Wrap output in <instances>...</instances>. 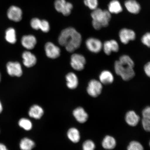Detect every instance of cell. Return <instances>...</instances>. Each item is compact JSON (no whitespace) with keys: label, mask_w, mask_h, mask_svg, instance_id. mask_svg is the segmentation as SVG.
Returning a JSON list of instances; mask_svg holds the SVG:
<instances>
[{"label":"cell","mask_w":150,"mask_h":150,"mask_svg":"<svg viewBox=\"0 0 150 150\" xmlns=\"http://www.w3.org/2000/svg\"><path fill=\"white\" fill-rule=\"evenodd\" d=\"M58 40L59 44L64 46L67 51L72 52L80 47L82 37L74 28H68L62 31Z\"/></svg>","instance_id":"cell-1"},{"label":"cell","mask_w":150,"mask_h":150,"mask_svg":"<svg viewBox=\"0 0 150 150\" xmlns=\"http://www.w3.org/2000/svg\"><path fill=\"white\" fill-rule=\"evenodd\" d=\"M116 74L120 76L125 81H129L134 77L135 75L134 67L116 61L114 64Z\"/></svg>","instance_id":"cell-2"},{"label":"cell","mask_w":150,"mask_h":150,"mask_svg":"<svg viewBox=\"0 0 150 150\" xmlns=\"http://www.w3.org/2000/svg\"><path fill=\"white\" fill-rule=\"evenodd\" d=\"M91 16L93 21L97 22L102 27H108L111 18V13L108 10H103L98 8L93 10Z\"/></svg>","instance_id":"cell-3"},{"label":"cell","mask_w":150,"mask_h":150,"mask_svg":"<svg viewBox=\"0 0 150 150\" xmlns=\"http://www.w3.org/2000/svg\"><path fill=\"white\" fill-rule=\"evenodd\" d=\"M54 6L58 12L62 13L66 16L70 15L73 7L72 4L65 0H56Z\"/></svg>","instance_id":"cell-4"},{"label":"cell","mask_w":150,"mask_h":150,"mask_svg":"<svg viewBox=\"0 0 150 150\" xmlns=\"http://www.w3.org/2000/svg\"><path fill=\"white\" fill-rule=\"evenodd\" d=\"M102 89V84L100 82L93 79L89 82L87 88V91L90 96L96 97L100 94Z\"/></svg>","instance_id":"cell-5"},{"label":"cell","mask_w":150,"mask_h":150,"mask_svg":"<svg viewBox=\"0 0 150 150\" xmlns=\"http://www.w3.org/2000/svg\"><path fill=\"white\" fill-rule=\"evenodd\" d=\"M86 63L85 57L79 54H73L71 58V65L74 70L78 71L83 70Z\"/></svg>","instance_id":"cell-6"},{"label":"cell","mask_w":150,"mask_h":150,"mask_svg":"<svg viewBox=\"0 0 150 150\" xmlns=\"http://www.w3.org/2000/svg\"><path fill=\"white\" fill-rule=\"evenodd\" d=\"M119 36L121 42L124 44H127L130 41L136 39V34L132 30L123 28L120 31Z\"/></svg>","instance_id":"cell-7"},{"label":"cell","mask_w":150,"mask_h":150,"mask_svg":"<svg viewBox=\"0 0 150 150\" xmlns=\"http://www.w3.org/2000/svg\"><path fill=\"white\" fill-rule=\"evenodd\" d=\"M6 68L7 73L11 76L20 77L23 73L21 66L18 62H9Z\"/></svg>","instance_id":"cell-8"},{"label":"cell","mask_w":150,"mask_h":150,"mask_svg":"<svg viewBox=\"0 0 150 150\" xmlns=\"http://www.w3.org/2000/svg\"><path fill=\"white\" fill-rule=\"evenodd\" d=\"M86 44L88 49L93 53L100 52L103 48V45L99 39L91 38L86 41Z\"/></svg>","instance_id":"cell-9"},{"label":"cell","mask_w":150,"mask_h":150,"mask_svg":"<svg viewBox=\"0 0 150 150\" xmlns=\"http://www.w3.org/2000/svg\"><path fill=\"white\" fill-rule=\"evenodd\" d=\"M45 49L46 56L50 59H56L60 55V49L52 42L47 43L45 45Z\"/></svg>","instance_id":"cell-10"},{"label":"cell","mask_w":150,"mask_h":150,"mask_svg":"<svg viewBox=\"0 0 150 150\" xmlns=\"http://www.w3.org/2000/svg\"><path fill=\"white\" fill-rule=\"evenodd\" d=\"M7 16L9 20L18 22L22 20V11L19 7L12 6L9 7L7 11Z\"/></svg>","instance_id":"cell-11"},{"label":"cell","mask_w":150,"mask_h":150,"mask_svg":"<svg viewBox=\"0 0 150 150\" xmlns=\"http://www.w3.org/2000/svg\"><path fill=\"white\" fill-rule=\"evenodd\" d=\"M103 48L105 54L109 55L112 52L119 51V46L117 41L111 40L105 42L103 45Z\"/></svg>","instance_id":"cell-12"},{"label":"cell","mask_w":150,"mask_h":150,"mask_svg":"<svg viewBox=\"0 0 150 150\" xmlns=\"http://www.w3.org/2000/svg\"><path fill=\"white\" fill-rule=\"evenodd\" d=\"M37 39L34 35H25L21 39L22 45L28 50L33 49L37 44Z\"/></svg>","instance_id":"cell-13"},{"label":"cell","mask_w":150,"mask_h":150,"mask_svg":"<svg viewBox=\"0 0 150 150\" xmlns=\"http://www.w3.org/2000/svg\"><path fill=\"white\" fill-rule=\"evenodd\" d=\"M140 120L139 116L134 110L128 111L125 115V121L127 124L130 126H136L139 122Z\"/></svg>","instance_id":"cell-14"},{"label":"cell","mask_w":150,"mask_h":150,"mask_svg":"<svg viewBox=\"0 0 150 150\" xmlns=\"http://www.w3.org/2000/svg\"><path fill=\"white\" fill-rule=\"evenodd\" d=\"M23 59V63L25 66L31 67L34 66L37 62V58L31 52H24L22 56Z\"/></svg>","instance_id":"cell-15"},{"label":"cell","mask_w":150,"mask_h":150,"mask_svg":"<svg viewBox=\"0 0 150 150\" xmlns=\"http://www.w3.org/2000/svg\"><path fill=\"white\" fill-rule=\"evenodd\" d=\"M73 115L79 122L83 123L87 121L88 115L83 108L79 107L73 111Z\"/></svg>","instance_id":"cell-16"},{"label":"cell","mask_w":150,"mask_h":150,"mask_svg":"<svg viewBox=\"0 0 150 150\" xmlns=\"http://www.w3.org/2000/svg\"><path fill=\"white\" fill-rule=\"evenodd\" d=\"M125 5L127 11L131 13L138 14L140 11V5L136 0H127L125 2Z\"/></svg>","instance_id":"cell-17"},{"label":"cell","mask_w":150,"mask_h":150,"mask_svg":"<svg viewBox=\"0 0 150 150\" xmlns=\"http://www.w3.org/2000/svg\"><path fill=\"white\" fill-rule=\"evenodd\" d=\"M44 114L42 108L37 105H33L30 108L29 111L30 117L35 119H40Z\"/></svg>","instance_id":"cell-18"},{"label":"cell","mask_w":150,"mask_h":150,"mask_svg":"<svg viewBox=\"0 0 150 150\" xmlns=\"http://www.w3.org/2000/svg\"><path fill=\"white\" fill-rule=\"evenodd\" d=\"M67 86L69 89H74L78 85V79L76 75L73 72L69 73L66 76Z\"/></svg>","instance_id":"cell-19"},{"label":"cell","mask_w":150,"mask_h":150,"mask_svg":"<svg viewBox=\"0 0 150 150\" xmlns=\"http://www.w3.org/2000/svg\"><path fill=\"white\" fill-rule=\"evenodd\" d=\"M99 79L102 84H108L113 82L114 77L113 74L110 71L104 70L100 73Z\"/></svg>","instance_id":"cell-20"},{"label":"cell","mask_w":150,"mask_h":150,"mask_svg":"<svg viewBox=\"0 0 150 150\" xmlns=\"http://www.w3.org/2000/svg\"><path fill=\"white\" fill-rule=\"evenodd\" d=\"M117 145V142L113 137L106 136L105 137L102 142V146L104 149L107 150L113 149Z\"/></svg>","instance_id":"cell-21"},{"label":"cell","mask_w":150,"mask_h":150,"mask_svg":"<svg viewBox=\"0 0 150 150\" xmlns=\"http://www.w3.org/2000/svg\"><path fill=\"white\" fill-rule=\"evenodd\" d=\"M122 10V7L118 0H112L109 4L108 11L111 14H119Z\"/></svg>","instance_id":"cell-22"},{"label":"cell","mask_w":150,"mask_h":150,"mask_svg":"<svg viewBox=\"0 0 150 150\" xmlns=\"http://www.w3.org/2000/svg\"><path fill=\"white\" fill-rule=\"evenodd\" d=\"M67 136L69 139L74 143L79 142L80 139L79 131L74 127H72L69 129L67 132Z\"/></svg>","instance_id":"cell-23"},{"label":"cell","mask_w":150,"mask_h":150,"mask_svg":"<svg viewBox=\"0 0 150 150\" xmlns=\"http://www.w3.org/2000/svg\"><path fill=\"white\" fill-rule=\"evenodd\" d=\"M35 146L34 142L27 138L22 139L20 144V148L21 150H32Z\"/></svg>","instance_id":"cell-24"},{"label":"cell","mask_w":150,"mask_h":150,"mask_svg":"<svg viewBox=\"0 0 150 150\" xmlns=\"http://www.w3.org/2000/svg\"><path fill=\"white\" fill-rule=\"evenodd\" d=\"M5 39L7 42L11 44H14L16 42V32L14 28H8L5 33Z\"/></svg>","instance_id":"cell-25"},{"label":"cell","mask_w":150,"mask_h":150,"mask_svg":"<svg viewBox=\"0 0 150 150\" xmlns=\"http://www.w3.org/2000/svg\"><path fill=\"white\" fill-rule=\"evenodd\" d=\"M18 125L24 130L27 131L31 130L33 127L31 122L26 118H22L20 119L18 122Z\"/></svg>","instance_id":"cell-26"},{"label":"cell","mask_w":150,"mask_h":150,"mask_svg":"<svg viewBox=\"0 0 150 150\" xmlns=\"http://www.w3.org/2000/svg\"><path fill=\"white\" fill-rule=\"evenodd\" d=\"M127 150H144L142 144L138 142H131L127 147Z\"/></svg>","instance_id":"cell-27"},{"label":"cell","mask_w":150,"mask_h":150,"mask_svg":"<svg viewBox=\"0 0 150 150\" xmlns=\"http://www.w3.org/2000/svg\"><path fill=\"white\" fill-rule=\"evenodd\" d=\"M119 61L122 63L126 64L131 67H134V61L130 56L127 55H123L120 57Z\"/></svg>","instance_id":"cell-28"},{"label":"cell","mask_w":150,"mask_h":150,"mask_svg":"<svg viewBox=\"0 0 150 150\" xmlns=\"http://www.w3.org/2000/svg\"><path fill=\"white\" fill-rule=\"evenodd\" d=\"M84 3L86 6L92 10L97 8L98 4V0H84Z\"/></svg>","instance_id":"cell-29"},{"label":"cell","mask_w":150,"mask_h":150,"mask_svg":"<svg viewBox=\"0 0 150 150\" xmlns=\"http://www.w3.org/2000/svg\"><path fill=\"white\" fill-rule=\"evenodd\" d=\"M95 147L94 142L90 140H86L82 145L83 150H95Z\"/></svg>","instance_id":"cell-30"},{"label":"cell","mask_w":150,"mask_h":150,"mask_svg":"<svg viewBox=\"0 0 150 150\" xmlns=\"http://www.w3.org/2000/svg\"><path fill=\"white\" fill-rule=\"evenodd\" d=\"M50 25L49 22L45 20H41L40 29L43 32L48 33L50 30Z\"/></svg>","instance_id":"cell-31"},{"label":"cell","mask_w":150,"mask_h":150,"mask_svg":"<svg viewBox=\"0 0 150 150\" xmlns=\"http://www.w3.org/2000/svg\"><path fill=\"white\" fill-rule=\"evenodd\" d=\"M41 20L37 18H34L31 20L30 24L32 28L35 30L40 29Z\"/></svg>","instance_id":"cell-32"},{"label":"cell","mask_w":150,"mask_h":150,"mask_svg":"<svg viewBox=\"0 0 150 150\" xmlns=\"http://www.w3.org/2000/svg\"><path fill=\"white\" fill-rule=\"evenodd\" d=\"M142 44L150 48V33H147L144 34L142 38Z\"/></svg>","instance_id":"cell-33"},{"label":"cell","mask_w":150,"mask_h":150,"mask_svg":"<svg viewBox=\"0 0 150 150\" xmlns=\"http://www.w3.org/2000/svg\"><path fill=\"white\" fill-rule=\"evenodd\" d=\"M142 124L144 130L147 132H150V119L143 118Z\"/></svg>","instance_id":"cell-34"},{"label":"cell","mask_w":150,"mask_h":150,"mask_svg":"<svg viewBox=\"0 0 150 150\" xmlns=\"http://www.w3.org/2000/svg\"><path fill=\"white\" fill-rule=\"evenodd\" d=\"M143 118L150 119V106H147L144 109L142 112Z\"/></svg>","instance_id":"cell-35"},{"label":"cell","mask_w":150,"mask_h":150,"mask_svg":"<svg viewBox=\"0 0 150 150\" xmlns=\"http://www.w3.org/2000/svg\"><path fill=\"white\" fill-rule=\"evenodd\" d=\"M144 70L146 75L150 78V62L146 64L144 66Z\"/></svg>","instance_id":"cell-36"},{"label":"cell","mask_w":150,"mask_h":150,"mask_svg":"<svg viewBox=\"0 0 150 150\" xmlns=\"http://www.w3.org/2000/svg\"><path fill=\"white\" fill-rule=\"evenodd\" d=\"M0 150H8L4 144L0 143Z\"/></svg>","instance_id":"cell-37"},{"label":"cell","mask_w":150,"mask_h":150,"mask_svg":"<svg viewBox=\"0 0 150 150\" xmlns=\"http://www.w3.org/2000/svg\"><path fill=\"white\" fill-rule=\"evenodd\" d=\"M3 110V107L2 105L1 101H0V113H1V112H2Z\"/></svg>","instance_id":"cell-38"},{"label":"cell","mask_w":150,"mask_h":150,"mask_svg":"<svg viewBox=\"0 0 150 150\" xmlns=\"http://www.w3.org/2000/svg\"><path fill=\"white\" fill-rule=\"evenodd\" d=\"M1 73H0V82H1Z\"/></svg>","instance_id":"cell-39"},{"label":"cell","mask_w":150,"mask_h":150,"mask_svg":"<svg viewBox=\"0 0 150 150\" xmlns=\"http://www.w3.org/2000/svg\"><path fill=\"white\" fill-rule=\"evenodd\" d=\"M149 145H150V142H149Z\"/></svg>","instance_id":"cell-40"}]
</instances>
